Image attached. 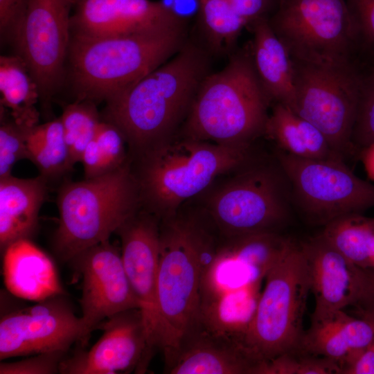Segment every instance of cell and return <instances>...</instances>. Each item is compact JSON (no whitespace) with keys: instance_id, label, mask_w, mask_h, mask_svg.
Segmentation results:
<instances>
[{"instance_id":"30","label":"cell","mask_w":374,"mask_h":374,"mask_svg":"<svg viewBox=\"0 0 374 374\" xmlns=\"http://www.w3.org/2000/svg\"><path fill=\"white\" fill-rule=\"evenodd\" d=\"M196 1L200 26L209 48L215 53L229 51L247 24L229 0Z\"/></svg>"},{"instance_id":"15","label":"cell","mask_w":374,"mask_h":374,"mask_svg":"<svg viewBox=\"0 0 374 374\" xmlns=\"http://www.w3.org/2000/svg\"><path fill=\"white\" fill-rule=\"evenodd\" d=\"M103 334L89 350L62 361L64 374L144 373L152 355L143 314L139 308L121 312L98 326Z\"/></svg>"},{"instance_id":"28","label":"cell","mask_w":374,"mask_h":374,"mask_svg":"<svg viewBox=\"0 0 374 374\" xmlns=\"http://www.w3.org/2000/svg\"><path fill=\"white\" fill-rule=\"evenodd\" d=\"M292 242L277 232H263L224 240L222 245L235 260L262 279Z\"/></svg>"},{"instance_id":"18","label":"cell","mask_w":374,"mask_h":374,"mask_svg":"<svg viewBox=\"0 0 374 374\" xmlns=\"http://www.w3.org/2000/svg\"><path fill=\"white\" fill-rule=\"evenodd\" d=\"M164 362L169 374H263L266 364L238 338L215 332L199 320Z\"/></svg>"},{"instance_id":"13","label":"cell","mask_w":374,"mask_h":374,"mask_svg":"<svg viewBox=\"0 0 374 374\" xmlns=\"http://www.w3.org/2000/svg\"><path fill=\"white\" fill-rule=\"evenodd\" d=\"M64 294L10 312L0 321V359L53 351L67 352L84 339L82 321Z\"/></svg>"},{"instance_id":"26","label":"cell","mask_w":374,"mask_h":374,"mask_svg":"<svg viewBox=\"0 0 374 374\" xmlns=\"http://www.w3.org/2000/svg\"><path fill=\"white\" fill-rule=\"evenodd\" d=\"M320 235L353 263L374 268V219L342 216L326 224Z\"/></svg>"},{"instance_id":"6","label":"cell","mask_w":374,"mask_h":374,"mask_svg":"<svg viewBox=\"0 0 374 374\" xmlns=\"http://www.w3.org/2000/svg\"><path fill=\"white\" fill-rule=\"evenodd\" d=\"M247 149L188 137L158 145L140 156L135 176L141 204L158 218L175 214L183 202L204 190L215 177L242 165Z\"/></svg>"},{"instance_id":"4","label":"cell","mask_w":374,"mask_h":374,"mask_svg":"<svg viewBox=\"0 0 374 374\" xmlns=\"http://www.w3.org/2000/svg\"><path fill=\"white\" fill-rule=\"evenodd\" d=\"M270 102L251 53H236L201 82L187 115L186 137L248 148L265 133Z\"/></svg>"},{"instance_id":"10","label":"cell","mask_w":374,"mask_h":374,"mask_svg":"<svg viewBox=\"0 0 374 374\" xmlns=\"http://www.w3.org/2000/svg\"><path fill=\"white\" fill-rule=\"evenodd\" d=\"M289 184L280 172L256 168L240 173L211 197L210 220L224 240L276 232L289 217Z\"/></svg>"},{"instance_id":"12","label":"cell","mask_w":374,"mask_h":374,"mask_svg":"<svg viewBox=\"0 0 374 374\" xmlns=\"http://www.w3.org/2000/svg\"><path fill=\"white\" fill-rule=\"evenodd\" d=\"M75 3V0H27L13 34L19 57L45 100L52 96L62 80L69 48L70 12Z\"/></svg>"},{"instance_id":"16","label":"cell","mask_w":374,"mask_h":374,"mask_svg":"<svg viewBox=\"0 0 374 374\" xmlns=\"http://www.w3.org/2000/svg\"><path fill=\"white\" fill-rule=\"evenodd\" d=\"M71 261L82 279L80 303L84 345L103 321L141 307L125 273L121 252L109 240L87 249Z\"/></svg>"},{"instance_id":"22","label":"cell","mask_w":374,"mask_h":374,"mask_svg":"<svg viewBox=\"0 0 374 374\" xmlns=\"http://www.w3.org/2000/svg\"><path fill=\"white\" fill-rule=\"evenodd\" d=\"M3 253L4 283L12 294L38 301L64 293L53 262L30 240L17 241Z\"/></svg>"},{"instance_id":"41","label":"cell","mask_w":374,"mask_h":374,"mask_svg":"<svg viewBox=\"0 0 374 374\" xmlns=\"http://www.w3.org/2000/svg\"><path fill=\"white\" fill-rule=\"evenodd\" d=\"M373 343H374V340H373Z\"/></svg>"},{"instance_id":"7","label":"cell","mask_w":374,"mask_h":374,"mask_svg":"<svg viewBox=\"0 0 374 374\" xmlns=\"http://www.w3.org/2000/svg\"><path fill=\"white\" fill-rule=\"evenodd\" d=\"M265 279L242 340L267 362L297 349L304 333L303 319L311 283L301 245L292 242Z\"/></svg>"},{"instance_id":"2","label":"cell","mask_w":374,"mask_h":374,"mask_svg":"<svg viewBox=\"0 0 374 374\" xmlns=\"http://www.w3.org/2000/svg\"><path fill=\"white\" fill-rule=\"evenodd\" d=\"M214 225L177 213L160 224L157 348L164 359L199 321L202 281L222 244Z\"/></svg>"},{"instance_id":"29","label":"cell","mask_w":374,"mask_h":374,"mask_svg":"<svg viewBox=\"0 0 374 374\" xmlns=\"http://www.w3.org/2000/svg\"><path fill=\"white\" fill-rule=\"evenodd\" d=\"M126 143L124 135L116 125L105 121H100L80 161L84 178L105 175L126 163Z\"/></svg>"},{"instance_id":"5","label":"cell","mask_w":374,"mask_h":374,"mask_svg":"<svg viewBox=\"0 0 374 374\" xmlns=\"http://www.w3.org/2000/svg\"><path fill=\"white\" fill-rule=\"evenodd\" d=\"M139 204V184L128 162L105 175L64 184L57 197L56 255L71 261L87 249L108 240L138 211Z\"/></svg>"},{"instance_id":"1","label":"cell","mask_w":374,"mask_h":374,"mask_svg":"<svg viewBox=\"0 0 374 374\" xmlns=\"http://www.w3.org/2000/svg\"><path fill=\"white\" fill-rule=\"evenodd\" d=\"M208 57L185 42L168 60L107 101L105 121L116 125L139 157L169 140L208 74Z\"/></svg>"},{"instance_id":"36","label":"cell","mask_w":374,"mask_h":374,"mask_svg":"<svg viewBox=\"0 0 374 374\" xmlns=\"http://www.w3.org/2000/svg\"><path fill=\"white\" fill-rule=\"evenodd\" d=\"M357 36L359 46L374 55V0H346Z\"/></svg>"},{"instance_id":"20","label":"cell","mask_w":374,"mask_h":374,"mask_svg":"<svg viewBox=\"0 0 374 374\" xmlns=\"http://www.w3.org/2000/svg\"><path fill=\"white\" fill-rule=\"evenodd\" d=\"M374 339V313L355 318L343 310L312 316L298 349L341 364Z\"/></svg>"},{"instance_id":"38","label":"cell","mask_w":374,"mask_h":374,"mask_svg":"<svg viewBox=\"0 0 374 374\" xmlns=\"http://www.w3.org/2000/svg\"><path fill=\"white\" fill-rule=\"evenodd\" d=\"M27 5V0H0V30L14 34Z\"/></svg>"},{"instance_id":"23","label":"cell","mask_w":374,"mask_h":374,"mask_svg":"<svg viewBox=\"0 0 374 374\" xmlns=\"http://www.w3.org/2000/svg\"><path fill=\"white\" fill-rule=\"evenodd\" d=\"M253 31L251 55L257 75L271 101L292 107L294 96L291 55L269 22L268 17L248 25Z\"/></svg>"},{"instance_id":"34","label":"cell","mask_w":374,"mask_h":374,"mask_svg":"<svg viewBox=\"0 0 374 374\" xmlns=\"http://www.w3.org/2000/svg\"><path fill=\"white\" fill-rule=\"evenodd\" d=\"M0 127V179L12 175L15 163L28 159L26 137L30 128L24 127L1 114Z\"/></svg>"},{"instance_id":"40","label":"cell","mask_w":374,"mask_h":374,"mask_svg":"<svg viewBox=\"0 0 374 374\" xmlns=\"http://www.w3.org/2000/svg\"><path fill=\"white\" fill-rule=\"evenodd\" d=\"M368 177L374 181V142L359 152Z\"/></svg>"},{"instance_id":"27","label":"cell","mask_w":374,"mask_h":374,"mask_svg":"<svg viewBox=\"0 0 374 374\" xmlns=\"http://www.w3.org/2000/svg\"><path fill=\"white\" fill-rule=\"evenodd\" d=\"M28 159L46 179L71 170L60 118L31 127L26 137Z\"/></svg>"},{"instance_id":"14","label":"cell","mask_w":374,"mask_h":374,"mask_svg":"<svg viewBox=\"0 0 374 374\" xmlns=\"http://www.w3.org/2000/svg\"><path fill=\"white\" fill-rule=\"evenodd\" d=\"M300 245L314 296L312 316L348 306L364 315L374 312V272L349 260L320 235Z\"/></svg>"},{"instance_id":"32","label":"cell","mask_w":374,"mask_h":374,"mask_svg":"<svg viewBox=\"0 0 374 374\" xmlns=\"http://www.w3.org/2000/svg\"><path fill=\"white\" fill-rule=\"evenodd\" d=\"M374 142V63L361 71L357 116L351 136L353 152Z\"/></svg>"},{"instance_id":"9","label":"cell","mask_w":374,"mask_h":374,"mask_svg":"<svg viewBox=\"0 0 374 374\" xmlns=\"http://www.w3.org/2000/svg\"><path fill=\"white\" fill-rule=\"evenodd\" d=\"M292 61L294 96L290 108L318 128L338 154L353 153L351 136L361 70L355 62L322 65Z\"/></svg>"},{"instance_id":"25","label":"cell","mask_w":374,"mask_h":374,"mask_svg":"<svg viewBox=\"0 0 374 374\" xmlns=\"http://www.w3.org/2000/svg\"><path fill=\"white\" fill-rule=\"evenodd\" d=\"M0 92L1 106L9 111L15 123L26 128L37 125L35 104L39 92L21 57H1Z\"/></svg>"},{"instance_id":"3","label":"cell","mask_w":374,"mask_h":374,"mask_svg":"<svg viewBox=\"0 0 374 374\" xmlns=\"http://www.w3.org/2000/svg\"><path fill=\"white\" fill-rule=\"evenodd\" d=\"M185 26L131 34H75L70 44L78 100L106 102L172 57L185 44Z\"/></svg>"},{"instance_id":"19","label":"cell","mask_w":374,"mask_h":374,"mask_svg":"<svg viewBox=\"0 0 374 374\" xmlns=\"http://www.w3.org/2000/svg\"><path fill=\"white\" fill-rule=\"evenodd\" d=\"M71 26L75 34L109 36L185 26L163 2L151 0H75Z\"/></svg>"},{"instance_id":"21","label":"cell","mask_w":374,"mask_h":374,"mask_svg":"<svg viewBox=\"0 0 374 374\" xmlns=\"http://www.w3.org/2000/svg\"><path fill=\"white\" fill-rule=\"evenodd\" d=\"M47 179H0V247L3 251L21 240H30L38 226L40 208L47 195Z\"/></svg>"},{"instance_id":"11","label":"cell","mask_w":374,"mask_h":374,"mask_svg":"<svg viewBox=\"0 0 374 374\" xmlns=\"http://www.w3.org/2000/svg\"><path fill=\"white\" fill-rule=\"evenodd\" d=\"M278 154L292 199L310 220L326 225L374 206V185L356 176L342 160Z\"/></svg>"},{"instance_id":"8","label":"cell","mask_w":374,"mask_h":374,"mask_svg":"<svg viewBox=\"0 0 374 374\" xmlns=\"http://www.w3.org/2000/svg\"><path fill=\"white\" fill-rule=\"evenodd\" d=\"M269 22L293 60L354 62L358 36L346 0H278Z\"/></svg>"},{"instance_id":"35","label":"cell","mask_w":374,"mask_h":374,"mask_svg":"<svg viewBox=\"0 0 374 374\" xmlns=\"http://www.w3.org/2000/svg\"><path fill=\"white\" fill-rule=\"evenodd\" d=\"M66 352L53 351L33 355L17 362H1V374H54L60 367Z\"/></svg>"},{"instance_id":"31","label":"cell","mask_w":374,"mask_h":374,"mask_svg":"<svg viewBox=\"0 0 374 374\" xmlns=\"http://www.w3.org/2000/svg\"><path fill=\"white\" fill-rule=\"evenodd\" d=\"M64 133L71 169L80 162L82 154L93 139L100 119L93 102L78 100L67 105L60 118Z\"/></svg>"},{"instance_id":"39","label":"cell","mask_w":374,"mask_h":374,"mask_svg":"<svg viewBox=\"0 0 374 374\" xmlns=\"http://www.w3.org/2000/svg\"><path fill=\"white\" fill-rule=\"evenodd\" d=\"M341 369L343 374H374L373 341L343 362Z\"/></svg>"},{"instance_id":"24","label":"cell","mask_w":374,"mask_h":374,"mask_svg":"<svg viewBox=\"0 0 374 374\" xmlns=\"http://www.w3.org/2000/svg\"><path fill=\"white\" fill-rule=\"evenodd\" d=\"M265 134L282 151L294 156L314 159H344L318 128L282 103H275L269 115Z\"/></svg>"},{"instance_id":"33","label":"cell","mask_w":374,"mask_h":374,"mask_svg":"<svg viewBox=\"0 0 374 374\" xmlns=\"http://www.w3.org/2000/svg\"><path fill=\"white\" fill-rule=\"evenodd\" d=\"M339 374L338 363L318 357L299 349L283 353L265 364L263 374Z\"/></svg>"},{"instance_id":"37","label":"cell","mask_w":374,"mask_h":374,"mask_svg":"<svg viewBox=\"0 0 374 374\" xmlns=\"http://www.w3.org/2000/svg\"><path fill=\"white\" fill-rule=\"evenodd\" d=\"M235 12L248 26L276 8L278 0H229Z\"/></svg>"},{"instance_id":"17","label":"cell","mask_w":374,"mask_h":374,"mask_svg":"<svg viewBox=\"0 0 374 374\" xmlns=\"http://www.w3.org/2000/svg\"><path fill=\"white\" fill-rule=\"evenodd\" d=\"M121 240V256L127 278L143 314L151 348H157L158 316L156 301L159 261V218L137 211L116 232Z\"/></svg>"}]
</instances>
